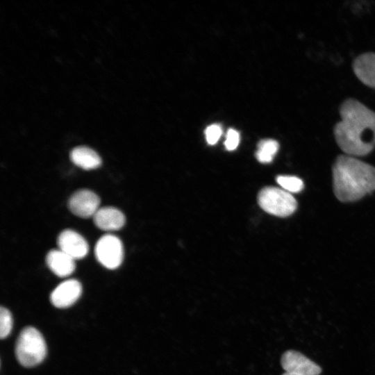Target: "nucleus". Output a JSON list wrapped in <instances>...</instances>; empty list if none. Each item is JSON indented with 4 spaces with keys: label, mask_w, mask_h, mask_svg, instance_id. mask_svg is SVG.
Here are the masks:
<instances>
[{
    "label": "nucleus",
    "mask_w": 375,
    "mask_h": 375,
    "mask_svg": "<svg viewBox=\"0 0 375 375\" xmlns=\"http://www.w3.org/2000/svg\"><path fill=\"white\" fill-rule=\"evenodd\" d=\"M334 128L340 148L349 156H365L375 147V112L356 99L344 101Z\"/></svg>",
    "instance_id": "obj_1"
},
{
    "label": "nucleus",
    "mask_w": 375,
    "mask_h": 375,
    "mask_svg": "<svg viewBox=\"0 0 375 375\" xmlns=\"http://www.w3.org/2000/svg\"><path fill=\"white\" fill-rule=\"evenodd\" d=\"M333 185L339 201H358L375 190V167L353 156L341 155L333 166Z\"/></svg>",
    "instance_id": "obj_2"
},
{
    "label": "nucleus",
    "mask_w": 375,
    "mask_h": 375,
    "mask_svg": "<svg viewBox=\"0 0 375 375\" xmlns=\"http://www.w3.org/2000/svg\"><path fill=\"white\" fill-rule=\"evenodd\" d=\"M47 351L45 340L39 331L31 326L22 331L15 347L16 358L22 365H38L44 359Z\"/></svg>",
    "instance_id": "obj_3"
},
{
    "label": "nucleus",
    "mask_w": 375,
    "mask_h": 375,
    "mask_svg": "<svg viewBox=\"0 0 375 375\" xmlns=\"http://www.w3.org/2000/svg\"><path fill=\"white\" fill-rule=\"evenodd\" d=\"M258 202L265 212L278 217H288L294 212L297 202L288 192L276 187H266L260 190Z\"/></svg>",
    "instance_id": "obj_4"
},
{
    "label": "nucleus",
    "mask_w": 375,
    "mask_h": 375,
    "mask_svg": "<svg viewBox=\"0 0 375 375\" xmlns=\"http://www.w3.org/2000/svg\"><path fill=\"white\" fill-rule=\"evenodd\" d=\"M94 253L97 260L106 268L115 269L122 264L124 249L121 240L115 235L107 234L97 241Z\"/></svg>",
    "instance_id": "obj_5"
},
{
    "label": "nucleus",
    "mask_w": 375,
    "mask_h": 375,
    "mask_svg": "<svg viewBox=\"0 0 375 375\" xmlns=\"http://www.w3.org/2000/svg\"><path fill=\"white\" fill-rule=\"evenodd\" d=\"M100 199L97 194L89 190H79L69 199L67 205L69 210L76 216L89 218L94 215L100 208Z\"/></svg>",
    "instance_id": "obj_6"
},
{
    "label": "nucleus",
    "mask_w": 375,
    "mask_h": 375,
    "mask_svg": "<svg viewBox=\"0 0 375 375\" xmlns=\"http://www.w3.org/2000/svg\"><path fill=\"white\" fill-rule=\"evenodd\" d=\"M281 363L285 372L300 375H319L322 372L318 365L294 350L285 351L281 357Z\"/></svg>",
    "instance_id": "obj_7"
},
{
    "label": "nucleus",
    "mask_w": 375,
    "mask_h": 375,
    "mask_svg": "<svg viewBox=\"0 0 375 375\" xmlns=\"http://www.w3.org/2000/svg\"><path fill=\"white\" fill-rule=\"evenodd\" d=\"M59 249L76 259H82L88 254L89 247L85 238L77 232L66 229L62 231L57 239Z\"/></svg>",
    "instance_id": "obj_8"
},
{
    "label": "nucleus",
    "mask_w": 375,
    "mask_h": 375,
    "mask_svg": "<svg viewBox=\"0 0 375 375\" xmlns=\"http://www.w3.org/2000/svg\"><path fill=\"white\" fill-rule=\"evenodd\" d=\"M82 293V285L76 279H68L60 283L51 292L50 300L57 308H65L73 305Z\"/></svg>",
    "instance_id": "obj_9"
},
{
    "label": "nucleus",
    "mask_w": 375,
    "mask_h": 375,
    "mask_svg": "<svg viewBox=\"0 0 375 375\" xmlns=\"http://www.w3.org/2000/svg\"><path fill=\"white\" fill-rule=\"evenodd\" d=\"M94 224L103 231H117L125 224L123 212L116 208L107 206L100 208L93 216Z\"/></svg>",
    "instance_id": "obj_10"
},
{
    "label": "nucleus",
    "mask_w": 375,
    "mask_h": 375,
    "mask_svg": "<svg viewBox=\"0 0 375 375\" xmlns=\"http://www.w3.org/2000/svg\"><path fill=\"white\" fill-rule=\"evenodd\" d=\"M46 263L49 269L59 277L71 275L76 267L75 260L60 249H52L47 254Z\"/></svg>",
    "instance_id": "obj_11"
},
{
    "label": "nucleus",
    "mask_w": 375,
    "mask_h": 375,
    "mask_svg": "<svg viewBox=\"0 0 375 375\" xmlns=\"http://www.w3.org/2000/svg\"><path fill=\"white\" fill-rule=\"evenodd\" d=\"M356 76L365 85L375 88V53H365L357 57L353 63Z\"/></svg>",
    "instance_id": "obj_12"
},
{
    "label": "nucleus",
    "mask_w": 375,
    "mask_h": 375,
    "mask_svg": "<svg viewBox=\"0 0 375 375\" xmlns=\"http://www.w3.org/2000/svg\"><path fill=\"white\" fill-rule=\"evenodd\" d=\"M70 159L76 166L85 170L98 168L101 164L99 154L85 146L74 148L70 152Z\"/></svg>",
    "instance_id": "obj_13"
},
{
    "label": "nucleus",
    "mask_w": 375,
    "mask_h": 375,
    "mask_svg": "<svg viewBox=\"0 0 375 375\" xmlns=\"http://www.w3.org/2000/svg\"><path fill=\"white\" fill-rule=\"evenodd\" d=\"M279 144L276 140L267 139L261 140L258 144L256 153L257 160L262 163L270 162L278 150Z\"/></svg>",
    "instance_id": "obj_14"
},
{
    "label": "nucleus",
    "mask_w": 375,
    "mask_h": 375,
    "mask_svg": "<svg viewBox=\"0 0 375 375\" xmlns=\"http://www.w3.org/2000/svg\"><path fill=\"white\" fill-rule=\"evenodd\" d=\"M276 181L282 189L290 193H298L303 190L304 186L303 181L294 176H278Z\"/></svg>",
    "instance_id": "obj_15"
},
{
    "label": "nucleus",
    "mask_w": 375,
    "mask_h": 375,
    "mask_svg": "<svg viewBox=\"0 0 375 375\" xmlns=\"http://www.w3.org/2000/svg\"><path fill=\"white\" fill-rule=\"evenodd\" d=\"M12 328V317L10 312L3 306L0 310V337L6 338Z\"/></svg>",
    "instance_id": "obj_16"
},
{
    "label": "nucleus",
    "mask_w": 375,
    "mask_h": 375,
    "mask_svg": "<svg viewBox=\"0 0 375 375\" xmlns=\"http://www.w3.org/2000/svg\"><path fill=\"white\" fill-rule=\"evenodd\" d=\"M222 128L219 124H211L205 131V135L207 142L209 144H215L217 142L222 135Z\"/></svg>",
    "instance_id": "obj_17"
},
{
    "label": "nucleus",
    "mask_w": 375,
    "mask_h": 375,
    "mask_svg": "<svg viewBox=\"0 0 375 375\" xmlns=\"http://www.w3.org/2000/svg\"><path fill=\"white\" fill-rule=\"evenodd\" d=\"M240 142V134L235 129L230 128L226 133L224 142L225 147L228 151H233L237 148Z\"/></svg>",
    "instance_id": "obj_18"
},
{
    "label": "nucleus",
    "mask_w": 375,
    "mask_h": 375,
    "mask_svg": "<svg viewBox=\"0 0 375 375\" xmlns=\"http://www.w3.org/2000/svg\"><path fill=\"white\" fill-rule=\"evenodd\" d=\"M282 375H300V374H294V373H290V372H285Z\"/></svg>",
    "instance_id": "obj_19"
}]
</instances>
